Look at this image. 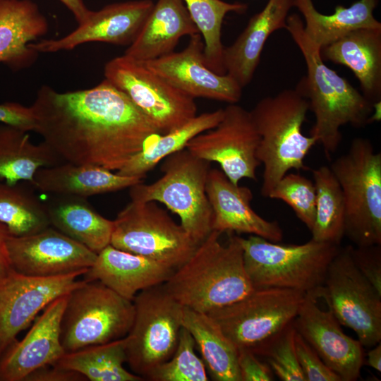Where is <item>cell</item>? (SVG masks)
<instances>
[{
  "label": "cell",
  "instance_id": "obj_6",
  "mask_svg": "<svg viewBox=\"0 0 381 381\" xmlns=\"http://www.w3.org/2000/svg\"><path fill=\"white\" fill-rule=\"evenodd\" d=\"M329 168L342 191L344 236L356 246L381 245V153L356 138Z\"/></svg>",
  "mask_w": 381,
  "mask_h": 381
},
{
  "label": "cell",
  "instance_id": "obj_2",
  "mask_svg": "<svg viewBox=\"0 0 381 381\" xmlns=\"http://www.w3.org/2000/svg\"><path fill=\"white\" fill-rule=\"evenodd\" d=\"M301 52L307 74L296 90L308 102L315 123L310 135L320 143L327 157L334 153L342 139L340 128L346 124L359 128L370 121L375 105L347 80L329 68L320 55V47L306 35L297 13L288 16L285 28Z\"/></svg>",
  "mask_w": 381,
  "mask_h": 381
},
{
  "label": "cell",
  "instance_id": "obj_34",
  "mask_svg": "<svg viewBox=\"0 0 381 381\" xmlns=\"http://www.w3.org/2000/svg\"><path fill=\"white\" fill-rule=\"evenodd\" d=\"M0 223L13 236L31 235L50 226L44 202L20 182H0Z\"/></svg>",
  "mask_w": 381,
  "mask_h": 381
},
{
  "label": "cell",
  "instance_id": "obj_30",
  "mask_svg": "<svg viewBox=\"0 0 381 381\" xmlns=\"http://www.w3.org/2000/svg\"><path fill=\"white\" fill-rule=\"evenodd\" d=\"M378 0H358L349 7L337 6L331 15L320 13L312 0H294V6L303 15L304 30L320 48L346 34L361 28H381L373 16Z\"/></svg>",
  "mask_w": 381,
  "mask_h": 381
},
{
  "label": "cell",
  "instance_id": "obj_42",
  "mask_svg": "<svg viewBox=\"0 0 381 381\" xmlns=\"http://www.w3.org/2000/svg\"><path fill=\"white\" fill-rule=\"evenodd\" d=\"M241 381H272L274 374L265 361L248 349H238Z\"/></svg>",
  "mask_w": 381,
  "mask_h": 381
},
{
  "label": "cell",
  "instance_id": "obj_46",
  "mask_svg": "<svg viewBox=\"0 0 381 381\" xmlns=\"http://www.w3.org/2000/svg\"><path fill=\"white\" fill-rule=\"evenodd\" d=\"M60 1L71 11L78 24L84 22L91 12L86 7L84 0H60Z\"/></svg>",
  "mask_w": 381,
  "mask_h": 381
},
{
  "label": "cell",
  "instance_id": "obj_40",
  "mask_svg": "<svg viewBox=\"0 0 381 381\" xmlns=\"http://www.w3.org/2000/svg\"><path fill=\"white\" fill-rule=\"evenodd\" d=\"M294 343L297 358L307 381H341L296 331Z\"/></svg>",
  "mask_w": 381,
  "mask_h": 381
},
{
  "label": "cell",
  "instance_id": "obj_1",
  "mask_svg": "<svg viewBox=\"0 0 381 381\" xmlns=\"http://www.w3.org/2000/svg\"><path fill=\"white\" fill-rule=\"evenodd\" d=\"M38 133L64 161L118 171L161 134L119 89L104 79L87 90L42 86L30 106Z\"/></svg>",
  "mask_w": 381,
  "mask_h": 381
},
{
  "label": "cell",
  "instance_id": "obj_19",
  "mask_svg": "<svg viewBox=\"0 0 381 381\" xmlns=\"http://www.w3.org/2000/svg\"><path fill=\"white\" fill-rule=\"evenodd\" d=\"M154 6L151 0H138L107 5L88 18L68 35L57 40L31 42L29 47L43 53L71 50L91 42L130 45L136 38Z\"/></svg>",
  "mask_w": 381,
  "mask_h": 381
},
{
  "label": "cell",
  "instance_id": "obj_41",
  "mask_svg": "<svg viewBox=\"0 0 381 381\" xmlns=\"http://www.w3.org/2000/svg\"><path fill=\"white\" fill-rule=\"evenodd\" d=\"M351 253L356 267L381 294V245L351 246Z\"/></svg>",
  "mask_w": 381,
  "mask_h": 381
},
{
  "label": "cell",
  "instance_id": "obj_10",
  "mask_svg": "<svg viewBox=\"0 0 381 381\" xmlns=\"http://www.w3.org/2000/svg\"><path fill=\"white\" fill-rule=\"evenodd\" d=\"M305 295L289 289H255L243 298L207 314L237 349L255 354L294 322Z\"/></svg>",
  "mask_w": 381,
  "mask_h": 381
},
{
  "label": "cell",
  "instance_id": "obj_22",
  "mask_svg": "<svg viewBox=\"0 0 381 381\" xmlns=\"http://www.w3.org/2000/svg\"><path fill=\"white\" fill-rule=\"evenodd\" d=\"M174 270L109 244L97 254L93 265L82 276L85 281H98L133 301L140 291L165 283Z\"/></svg>",
  "mask_w": 381,
  "mask_h": 381
},
{
  "label": "cell",
  "instance_id": "obj_13",
  "mask_svg": "<svg viewBox=\"0 0 381 381\" xmlns=\"http://www.w3.org/2000/svg\"><path fill=\"white\" fill-rule=\"evenodd\" d=\"M351 250V245L340 246L322 286L341 325L356 332L363 346L372 347L381 341V294L356 267Z\"/></svg>",
  "mask_w": 381,
  "mask_h": 381
},
{
  "label": "cell",
  "instance_id": "obj_14",
  "mask_svg": "<svg viewBox=\"0 0 381 381\" xmlns=\"http://www.w3.org/2000/svg\"><path fill=\"white\" fill-rule=\"evenodd\" d=\"M260 135L250 111L235 104L224 109L223 117L214 128L192 138L186 149L198 158L219 164L234 184L243 179L256 180Z\"/></svg>",
  "mask_w": 381,
  "mask_h": 381
},
{
  "label": "cell",
  "instance_id": "obj_3",
  "mask_svg": "<svg viewBox=\"0 0 381 381\" xmlns=\"http://www.w3.org/2000/svg\"><path fill=\"white\" fill-rule=\"evenodd\" d=\"M212 230L164 286L183 307L208 313L232 304L254 289L246 272L240 236L226 245Z\"/></svg>",
  "mask_w": 381,
  "mask_h": 381
},
{
  "label": "cell",
  "instance_id": "obj_44",
  "mask_svg": "<svg viewBox=\"0 0 381 381\" xmlns=\"http://www.w3.org/2000/svg\"><path fill=\"white\" fill-rule=\"evenodd\" d=\"M25 380L28 381H81L87 379L75 371L55 365L42 367L30 373Z\"/></svg>",
  "mask_w": 381,
  "mask_h": 381
},
{
  "label": "cell",
  "instance_id": "obj_20",
  "mask_svg": "<svg viewBox=\"0 0 381 381\" xmlns=\"http://www.w3.org/2000/svg\"><path fill=\"white\" fill-rule=\"evenodd\" d=\"M68 294L50 303L23 339L6 349L0 358L1 381L25 380L36 370L54 365L65 353L60 332Z\"/></svg>",
  "mask_w": 381,
  "mask_h": 381
},
{
  "label": "cell",
  "instance_id": "obj_31",
  "mask_svg": "<svg viewBox=\"0 0 381 381\" xmlns=\"http://www.w3.org/2000/svg\"><path fill=\"white\" fill-rule=\"evenodd\" d=\"M62 162L44 141L35 144L28 132L0 124V181L8 184L31 183L39 169Z\"/></svg>",
  "mask_w": 381,
  "mask_h": 381
},
{
  "label": "cell",
  "instance_id": "obj_26",
  "mask_svg": "<svg viewBox=\"0 0 381 381\" xmlns=\"http://www.w3.org/2000/svg\"><path fill=\"white\" fill-rule=\"evenodd\" d=\"M200 33L183 0H158L124 55L140 62L174 52L179 40Z\"/></svg>",
  "mask_w": 381,
  "mask_h": 381
},
{
  "label": "cell",
  "instance_id": "obj_33",
  "mask_svg": "<svg viewBox=\"0 0 381 381\" xmlns=\"http://www.w3.org/2000/svg\"><path fill=\"white\" fill-rule=\"evenodd\" d=\"M224 109L196 115L178 128L160 135L152 143L133 156L118 174L143 179L169 155L185 149L197 135L216 126L223 117Z\"/></svg>",
  "mask_w": 381,
  "mask_h": 381
},
{
  "label": "cell",
  "instance_id": "obj_47",
  "mask_svg": "<svg viewBox=\"0 0 381 381\" xmlns=\"http://www.w3.org/2000/svg\"><path fill=\"white\" fill-rule=\"evenodd\" d=\"M366 364L376 370L377 372H381V344H376L370 349L367 354Z\"/></svg>",
  "mask_w": 381,
  "mask_h": 381
},
{
  "label": "cell",
  "instance_id": "obj_12",
  "mask_svg": "<svg viewBox=\"0 0 381 381\" xmlns=\"http://www.w3.org/2000/svg\"><path fill=\"white\" fill-rule=\"evenodd\" d=\"M105 79L125 93L161 134L181 126L197 115L195 99L126 55L104 66Z\"/></svg>",
  "mask_w": 381,
  "mask_h": 381
},
{
  "label": "cell",
  "instance_id": "obj_38",
  "mask_svg": "<svg viewBox=\"0 0 381 381\" xmlns=\"http://www.w3.org/2000/svg\"><path fill=\"white\" fill-rule=\"evenodd\" d=\"M286 203L311 231L315 219L316 191L313 181L299 174H286L268 195Z\"/></svg>",
  "mask_w": 381,
  "mask_h": 381
},
{
  "label": "cell",
  "instance_id": "obj_4",
  "mask_svg": "<svg viewBox=\"0 0 381 381\" xmlns=\"http://www.w3.org/2000/svg\"><path fill=\"white\" fill-rule=\"evenodd\" d=\"M308 110V102L303 95L296 89H286L261 99L250 111L260 135L257 157L263 165V197L268 198L291 169H309L304 159L317 143L302 132Z\"/></svg>",
  "mask_w": 381,
  "mask_h": 381
},
{
  "label": "cell",
  "instance_id": "obj_23",
  "mask_svg": "<svg viewBox=\"0 0 381 381\" xmlns=\"http://www.w3.org/2000/svg\"><path fill=\"white\" fill-rule=\"evenodd\" d=\"M293 6L294 0H268L262 10L250 19L234 42L224 48L226 74L242 88L251 82L268 37L274 31L286 28Z\"/></svg>",
  "mask_w": 381,
  "mask_h": 381
},
{
  "label": "cell",
  "instance_id": "obj_25",
  "mask_svg": "<svg viewBox=\"0 0 381 381\" xmlns=\"http://www.w3.org/2000/svg\"><path fill=\"white\" fill-rule=\"evenodd\" d=\"M48 22L30 0H0V63L13 71L30 66L38 52L29 44L48 32Z\"/></svg>",
  "mask_w": 381,
  "mask_h": 381
},
{
  "label": "cell",
  "instance_id": "obj_16",
  "mask_svg": "<svg viewBox=\"0 0 381 381\" xmlns=\"http://www.w3.org/2000/svg\"><path fill=\"white\" fill-rule=\"evenodd\" d=\"M85 272L35 277L11 268L0 276V358L41 310L83 283L77 278Z\"/></svg>",
  "mask_w": 381,
  "mask_h": 381
},
{
  "label": "cell",
  "instance_id": "obj_43",
  "mask_svg": "<svg viewBox=\"0 0 381 381\" xmlns=\"http://www.w3.org/2000/svg\"><path fill=\"white\" fill-rule=\"evenodd\" d=\"M0 123L25 132L35 131L36 127L32 107L18 102L0 103Z\"/></svg>",
  "mask_w": 381,
  "mask_h": 381
},
{
  "label": "cell",
  "instance_id": "obj_28",
  "mask_svg": "<svg viewBox=\"0 0 381 381\" xmlns=\"http://www.w3.org/2000/svg\"><path fill=\"white\" fill-rule=\"evenodd\" d=\"M52 195L44 202L50 226L97 254L110 244L113 220L99 214L85 198Z\"/></svg>",
  "mask_w": 381,
  "mask_h": 381
},
{
  "label": "cell",
  "instance_id": "obj_45",
  "mask_svg": "<svg viewBox=\"0 0 381 381\" xmlns=\"http://www.w3.org/2000/svg\"><path fill=\"white\" fill-rule=\"evenodd\" d=\"M9 235L7 227L0 223V276L12 268L7 246V238Z\"/></svg>",
  "mask_w": 381,
  "mask_h": 381
},
{
  "label": "cell",
  "instance_id": "obj_35",
  "mask_svg": "<svg viewBox=\"0 0 381 381\" xmlns=\"http://www.w3.org/2000/svg\"><path fill=\"white\" fill-rule=\"evenodd\" d=\"M316 191L315 219L312 239L340 245L344 237L345 208L340 185L329 167L313 171Z\"/></svg>",
  "mask_w": 381,
  "mask_h": 381
},
{
  "label": "cell",
  "instance_id": "obj_17",
  "mask_svg": "<svg viewBox=\"0 0 381 381\" xmlns=\"http://www.w3.org/2000/svg\"><path fill=\"white\" fill-rule=\"evenodd\" d=\"M7 246L12 268L30 276L85 272L97 258V253L51 226L31 235H9Z\"/></svg>",
  "mask_w": 381,
  "mask_h": 381
},
{
  "label": "cell",
  "instance_id": "obj_36",
  "mask_svg": "<svg viewBox=\"0 0 381 381\" xmlns=\"http://www.w3.org/2000/svg\"><path fill=\"white\" fill-rule=\"evenodd\" d=\"M183 1L202 37L206 66L217 74L225 75L223 64L224 47L221 40L222 22L228 13H242L246 11L248 6L239 2L228 3L222 0Z\"/></svg>",
  "mask_w": 381,
  "mask_h": 381
},
{
  "label": "cell",
  "instance_id": "obj_8",
  "mask_svg": "<svg viewBox=\"0 0 381 381\" xmlns=\"http://www.w3.org/2000/svg\"><path fill=\"white\" fill-rule=\"evenodd\" d=\"M134 315L132 301L98 281L84 280L69 292L63 312L60 340L65 353L123 338Z\"/></svg>",
  "mask_w": 381,
  "mask_h": 381
},
{
  "label": "cell",
  "instance_id": "obj_5",
  "mask_svg": "<svg viewBox=\"0 0 381 381\" xmlns=\"http://www.w3.org/2000/svg\"><path fill=\"white\" fill-rule=\"evenodd\" d=\"M246 272L255 289L277 287L308 292L324 284L340 245L313 239L284 245L250 235L240 237Z\"/></svg>",
  "mask_w": 381,
  "mask_h": 381
},
{
  "label": "cell",
  "instance_id": "obj_11",
  "mask_svg": "<svg viewBox=\"0 0 381 381\" xmlns=\"http://www.w3.org/2000/svg\"><path fill=\"white\" fill-rule=\"evenodd\" d=\"M113 222L110 245L174 270L199 245L156 202L131 200Z\"/></svg>",
  "mask_w": 381,
  "mask_h": 381
},
{
  "label": "cell",
  "instance_id": "obj_27",
  "mask_svg": "<svg viewBox=\"0 0 381 381\" xmlns=\"http://www.w3.org/2000/svg\"><path fill=\"white\" fill-rule=\"evenodd\" d=\"M140 182L143 179L123 176L100 167L64 162L39 169L30 184L49 195L87 198L130 188Z\"/></svg>",
  "mask_w": 381,
  "mask_h": 381
},
{
  "label": "cell",
  "instance_id": "obj_24",
  "mask_svg": "<svg viewBox=\"0 0 381 381\" xmlns=\"http://www.w3.org/2000/svg\"><path fill=\"white\" fill-rule=\"evenodd\" d=\"M322 59L348 67L358 78L363 95L373 104L381 100V28L353 30L322 47Z\"/></svg>",
  "mask_w": 381,
  "mask_h": 381
},
{
  "label": "cell",
  "instance_id": "obj_37",
  "mask_svg": "<svg viewBox=\"0 0 381 381\" xmlns=\"http://www.w3.org/2000/svg\"><path fill=\"white\" fill-rule=\"evenodd\" d=\"M195 343L182 326L172 356L156 368L146 378L152 381H207L205 365L195 352Z\"/></svg>",
  "mask_w": 381,
  "mask_h": 381
},
{
  "label": "cell",
  "instance_id": "obj_29",
  "mask_svg": "<svg viewBox=\"0 0 381 381\" xmlns=\"http://www.w3.org/2000/svg\"><path fill=\"white\" fill-rule=\"evenodd\" d=\"M182 325L192 335L215 381H241L238 349L207 314L183 307Z\"/></svg>",
  "mask_w": 381,
  "mask_h": 381
},
{
  "label": "cell",
  "instance_id": "obj_21",
  "mask_svg": "<svg viewBox=\"0 0 381 381\" xmlns=\"http://www.w3.org/2000/svg\"><path fill=\"white\" fill-rule=\"evenodd\" d=\"M206 193L212 212V230L249 234L273 242L282 240L279 223L266 220L251 207V190L233 183L221 169H210Z\"/></svg>",
  "mask_w": 381,
  "mask_h": 381
},
{
  "label": "cell",
  "instance_id": "obj_39",
  "mask_svg": "<svg viewBox=\"0 0 381 381\" xmlns=\"http://www.w3.org/2000/svg\"><path fill=\"white\" fill-rule=\"evenodd\" d=\"M295 333L292 322L255 353L262 357L274 374L283 381H307L296 356Z\"/></svg>",
  "mask_w": 381,
  "mask_h": 381
},
{
  "label": "cell",
  "instance_id": "obj_32",
  "mask_svg": "<svg viewBox=\"0 0 381 381\" xmlns=\"http://www.w3.org/2000/svg\"><path fill=\"white\" fill-rule=\"evenodd\" d=\"M125 339L89 346L65 353L54 365L71 370L91 381H142L144 378L128 371Z\"/></svg>",
  "mask_w": 381,
  "mask_h": 381
},
{
  "label": "cell",
  "instance_id": "obj_9",
  "mask_svg": "<svg viewBox=\"0 0 381 381\" xmlns=\"http://www.w3.org/2000/svg\"><path fill=\"white\" fill-rule=\"evenodd\" d=\"M134 320L125 339L126 363L146 380L174 354L182 327L183 306L164 284L138 293L133 300Z\"/></svg>",
  "mask_w": 381,
  "mask_h": 381
},
{
  "label": "cell",
  "instance_id": "obj_18",
  "mask_svg": "<svg viewBox=\"0 0 381 381\" xmlns=\"http://www.w3.org/2000/svg\"><path fill=\"white\" fill-rule=\"evenodd\" d=\"M205 44L200 33L190 37L186 47L143 62L152 72L186 95L229 104L240 101L243 88L227 74L219 75L205 64Z\"/></svg>",
  "mask_w": 381,
  "mask_h": 381
},
{
  "label": "cell",
  "instance_id": "obj_7",
  "mask_svg": "<svg viewBox=\"0 0 381 381\" xmlns=\"http://www.w3.org/2000/svg\"><path fill=\"white\" fill-rule=\"evenodd\" d=\"M162 176L152 183L130 187L131 200L159 202L180 218V224L200 244L212 231V212L206 193L210 162L186 148L163 159Z\"/></svg>",
  "mask_w": 381,
  "mask_h": 381
},
{
  "label": "cell",
  "instance_id": "obj_15",
  "mask_svg": "<svg viewBox=\"0 0 381 381\" xmlns=\"http://www.w3.org/2000/svg\"><path fill=\"white\" fill-rule=\"evenodd\" d=\"M320 289L306 293L293 322L294 328L341 381H355L365 362L363 346L344 334L324 287L322 306Z\"/></svg>",
  "mask_w": 381,
  "mask_h": 381
}]
</instances>
